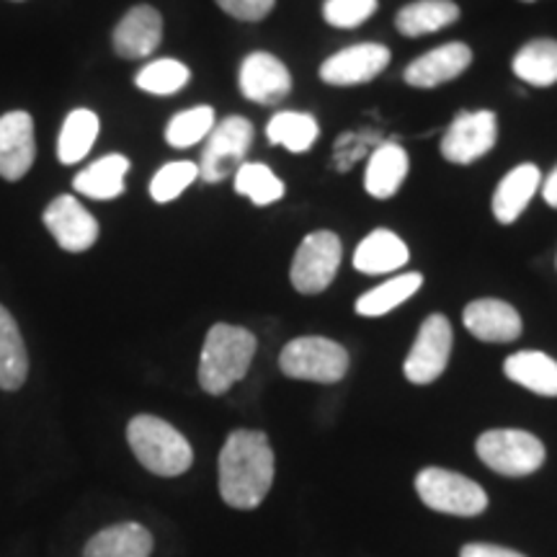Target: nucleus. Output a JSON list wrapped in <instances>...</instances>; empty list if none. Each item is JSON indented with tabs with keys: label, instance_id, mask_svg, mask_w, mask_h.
I'll return each instance as SVG.
<instances>
[{
	"label": "nucleus",
	"instance_id": "nucleus-1",
	"mask_svg": "<svg viewBox=\"0 0 557 557\" xmlns=\"http://www.w3.org/2000/svg\"><path fill=\"white\" fill-rule=\"evenodd\" d=\"M276 459L263 431L238 429L220 451V496L230 508L253 511L269 496Z\"/></svg>",
	"mask_w": 557,
	"mask_h": 557
},
{
	"label": "nucleus",
	"instance_id": "nucleus-2",
	"mask_svg": "<svg viewBox=\"0 0 557 557\" xmlns=\"http://www.w3.org/2000/svg\"><path fill=\"white\" fill-rule=\"evenodd\" d=\"M256 341L253 333L240 325L218 323L212 325L201 346L199 359V385L207 395H225L227 389L246 377L253 364Z\"/></svg>",
	"mask_w": 557,
	"mask_h": 557
},
{
	"label": "nucleus",
	"instance_id": "nucleus-3",
	"mask_svg": "<svg viewBox=\"0 0 557 557\" xmlns=\"http://www.w3.org/2000/svg\"><path fill=\"white\" fill-rule=\"evenodd\" d=\"M127 442L137 462L152 475L178 478L194 465V449L178 429L158 416H135L127 426Z\"/></svg>",
	"mask_w": 557,
	"mask_h": 557
},
{
	"label": "nucleus",
	"instance_id": "nucleus-4",
	"mask_svg": "<svg viewBox=\"0 0 557 557\" xmlns=\"http://www.w3.org/2000/svg\"><path fill=\"white\" fill-rule=\"evenodd\" d=\"M478 457L493 472L506 478H527L545 465V444L521 429H491L478 438Z\"/></svg>",
	"mask_w": 557,
	"mask_h": 557
},
{
	"label": "nucleus",
	"instance_id": "nucleus-5",
	"mask_svg": "<svg viewBox=\"0 0 557 557\" xmlns=\"http://www.w3.org/2000/svg\"><path fill=\"white\" fill-rule=\"evenodd\" d=\"M278 367L292 380L333 385L348 372V351L336 341L323 336H302L284 346Z\"/></svg>",
	"mask_w": 557,
	"mask_h": 557
},
{
	"label": "nucleus",
	"instance_id": "nucleus-6",
	"mask_svg": "<svg viewBox=\"0 0 557 557\" xmlns=\"http://www.w3.org/2000/svg\"><path fill=\"white\" fill-rule=\"evenodd\" d=\"M416 493L429 508L451 517H478L487 508V493L475 480L444 468H426L416 475Z\"/></svg>",
	"mask_w": 557,
	"mask_h": 557
},
{
	"label": "nucleus",
	"instance_id": "nucleus-7",
	"mask_svg": "<svg viewBox=\"0 0 557 557\" xmlns=\"http://www.w3.org/2000/svg\"><path fill=\"white\" fill-rule=\"evenodd\" d=\"M253 145V124L246 116H227L207 135V148L201 152L199 176L209 184H220L246 163V156Z\"/></svg>",
	"mask_w": 557,
	"mask_h": 557
},
{
	"label": "nucleus",
	"instance_id": "nucleus-8",
	"mask_svg": "<svg viewBox=\"0 0 557 557\" xmlns=\"http://www.w3.org/2000/svg\"><path fill=\"white\" fill-rule=\"evenodd\" d=\"M341 267V238L331 230L310 233L292 259V287L302 295H320L331 287Z\"/></svg>",
	"mask_w": 557,
	"mask_h": 557
},
{
	"label": "nucleus",
	"instance_id": "nucleus-9",
	"mask_svg": "<svg viewBox=\"0 0 557 557\" xmlns=\"http://www.w3.org/2000/svg\"><path fill=\"white\" fill-rule=\"evenodd\" d=\"M451 323L444 315H429L418 331L403 372L413 385H431L444 374L451 357Z\"/></svg>",
	"mask_w": 557,
	"mask_h": 557
},
{
	"label": "nucleus",
	"instance_id": "nucleus-10",
	"mask_svg": "<svg viewBox=\"0 0 557 557\" xmlns=\"http://www.w3.org/2000/svg\"><path fill=\"white\" fill-rule=\"evenodd\" d=\"M498 139V120L493 111H462L442 137V156L449 163H475L493 150Z\"/></svg>",
	"mask_w": 557,
	"mask_h": 557
},
{
	"label": "nucleus",
	"instance_id": "nucleus-11",
	"mask_svg": "<svg viewBox=\"0 0 557 557\" xmlns=\"http://www.w3.org/2000/svg\"><path fill=\"white\" fill-rule=\"evenodd\" d=\"M389 65V50L385 45H354L346 47L320 65V78L329 86H361L374 81Z\"/></svg>",
	"mask_w": 557,
	"mask_h": 557
},
{
	"label": "nucleus",
	"instance_id": "nucleus-12",
	"mask_svg": "<svg viewBox=\"0 0 557 557\" xmlns=\"http://www.w3.org/2000/svg\"><path fill=\"white\" fill-rule=\"evenodd\" d=\"M45 225L58 246L70 253H83L99 238V222L78 199L67 194L52 199V205L45 209Z\"/></svg>",
	"mask_w": 557,
	"mask_h": 557
},
{
	"label": "nucleus",
	"instance_id": "nucleus-13",
	"mask_svg": "<svg viewBox=\"0 0 557 557\" xmlns=\"http://www.w3.org/2000/svg\"><path fill=\"white\" fill-rule=\"evenodd\" d=\"M238 83L243 96H246L248 101L261 103V107L282 103L292 90L287 65L269 52H250L240 65Z\"/></svg>",
	"mask_w": 557,
	"mask_h": 557
},
{
	"label": "nucleus",
	"instance_id": "nucleus-14",
	"mask_svg": "<svg viewBox=\"0 0 557 557\" xmlns=\"http://www.w3.org/2000/svg\"><path fill=\"white\" fill-rule=\"evenodd\" d=\"M37 145H34V122L26 111H9L0 116V176L18 181L29 173Z\"/></svg>",
	"mask_w": 557,
	"mask_h": 557
},
{
	"label": "nucleus",
	"instance_id": "nucleus-15",
	"mask_svg": "<svg viewBox=\"0 0 557 557\" xmlns=\"http://www.w3.org/2000/svg\"><path fill=\"white\" fill-rule=\"evenodd\" d=\"M465 329L485 344H511L521 336V315L504 299H475L465 308Z\"/></svg>",
	"mask_w": 557,
	"mask_h": 557
},
{
	"label": "nucleus",
	"instance_id": "nucleus-16",
	"mask_svg": "<svg viewBox=\"0 0 557 557\" xmlns=\"http://www.w3.org/2000/svg\"><path fill=\"white\" fill-rule=\"evenodd\" d=\"M472 62V50L462 41H449V45L436 47L410 62L406 67V83L413 88H436L442 83L459 78Z\"/></svg>",
	"mask_w": 557,
	"mask_h": 557
},
{
	"label": "nucleus",
	"instance_id": "nucleus-17",
	"mask_svg": "<svg viewBox=\"0 0 557 557\" xmlns=\"http://www.w3.org/2000/svg\"><path fill=\"white\" fill-rule=\"evenodd\" d=\"M163 39V18L152 5H135L114 29V50L120 58L139 60L158 50Z\"/></svg>",
	"mask_w": 557,
	"mask_h": 557
},
{
	"label": "nucleus",
	"instance_id": "nucleus-18",
	"mask_svg": "<svg viewBox=\"0 0 557 557\" xmlns=\"http://www.w3.org/2000/svg\"><path fill=\"white\" fill-rule=\"evenodd\" d=\"M152 547L156 540L148 527L137 521H120L96 532L83 547V557H150Z\"/></svg>",
	"mask_w": 557,
	"mask_h": 557
},
{
	"label": "nucleus",
	"instance_id": "nucleus-19",
	"mask_svg": "<svg viewBox=\"0 0 557 557\" xmlns=\"http://www.w3.org/2000/svg\"><path fill=\"white\" fill-rule=\"evenodd\" d=\"M542 184V173L537 165L524 163L517 165L511 173L500 178L496 194H493V214L500 225H511L521 218Z\"/></svg>",
	"mask_w": 557,
	"mask_h": 557
},
{
	"label": "nucleus",
	"instance_id": "nucleus-20",
	"mask_svg": "<svg viewBox=\"0 0 557 557\" xmlns=\"http://www.w3.org/2000/svg\"><path fill=\"white\" fill-rule=\"evenodd\" d=\"M410 250L393 230H374L364 240L359 243L357 253H354V269L361 274L377 276L398 271L408 263Z\"/></svg>",
	"mask_w": 557,
	"mask_h": 557
},
{
	"label": "nucleus",
	"instance_id": "nucleus-21",
	"mask_svg": "<svg viewBox=\"0 0 557 557\" xmlns=\"http://www.w3.org/2000/svg\"><path fill=\"white\" fill-rule=\"evenodd\" d=\"M408 176V152L398 143H382L369 156L364 189L374 199H389L400 191Z\"/></svg>",
	"mask_w": 557,
	"mask_h": 557
},
{
	"label": "nucleus",
	"instance_id": "nucleus-22",
	"mask_svg": "<svg viewBox=\"0 0 557 557\" xmlns=\"http://www.w3.org/2000/svg\"><path fill=\"white\" fill-rule=\"evenodd\" d=\"M127 173L129 160L120 156V152H111V156H103L96 163H90L88 169H83L75 176L73 186L83 197L109 201L124 194V178H127Z\"/></svg>",
	"mask_w": 557,
	"mask_h": 557
},
{
	"label": "nucleus",
	"instance_id": "nucleus-23",
	"mask_svg": "<svg viewBox=\"0 0 557 557\" xmlns=\"http://www.w3.org/2000/svg\"><path fill=\"white\" fill-rule=\"evenodd\" d=\"M29 377V354L16 320L0 305V389L16 393Z\"/></svg>",
	"mask_w": 557,
	"mask_h": 557
},
{
	"label": "nucleus",
	"instance_id": "nucleus-24",
	"mask_svg": "<svg viewBox=\"0 0 557 557\" xmlns=\"http://www.w3.org/2000/svg\"><path fill=\"white\" fill-rule=\"evenodd\" d=\"M506 377L532 393L557 398V361L542 351L511 354L504 364Z\"/></svg>",
	"mask_w": 557,
	"mask_h": 557
},
{
	"label": "nucleus",
	"instance_id": "nucleus-25",
	"mask_svg": "<svg viewBox=\"0 0 557 557\" xmlns=\"http://www.w3.org/2000/svg\"><path fill=\"white\" fill-rule=\"evenodd\" d=\"M459 18V5L451 0H416L395 16V26L406 37H426L438 29H447Z\"/></svg>",
	"mask_w": 557,
	"mask_h": 557
},
{
	"label": "nucleus",
	"instance_id": "nucleus-26",
	"mask_svg": "<svg viewBox=\"0 0 557 557\" xmlns=\"http://www.w3.org/2000/svg\"><path fill=\"white\" fill-rule=\"evenodd\" d=\"M423 287V276L421 274H398L393 278H387L385 284L380 287L369 289L367 295H361L354 305V310L364 318H380L393 312L395 308H400L403 302H408L410 297L416 295L418 289Z\"/></svg>",
	"mask_w": 557,
	"mask_h": 557
},
{
	"label": "nucleus",
	"instance_id": "nucleus-27",
	"mask_svg": "<svg viewBox=\"0 0 557 557\" xmlns=\"http://www.w3.org/2000/svg\"><path fill=\"white\" fill-rule=\"evenodd\" d=\"M96 137H99V116L88 109L70 111L58 139L60 163H81V160L90 152V148H94Z\"/></svg>",
	"mask_w": 557,
	"mask_h": 557
},
{
	"label": "nucleus",
	"instance_id": "nucleus-28",
	"mask_svg": "<svg viewBox=\"0 0 557 557\" xmlns=\"http://www.w3.org/2000/svg\"><path fill=\"white\" fill-rule=\"evenodd\" d=\"M513 73L529 86H553V83H557V41L534 39L521 47L517 58H513Z\"/></svg>",
	"mask_w": 557,
	"mask_h": 557
},
{
	"label": "nucleus",
	"instance_id": "nucleus-29",
	"mask_svg": "<svg viewBox=\"0 0 557 557\" xmlns=\"http://www.w3.org/2000/svg\"><path fill=\"white\" fill-rule=\"evenodd\" d=\"M320 127L312 114L302 111H278L271 116L267 137L271 145H282L289 152H308L318 143Z\"/></svg>",
	"mask_w": 557,
	"mask_h": 557
},
{
	"label": "nucleus",
	"instance_id": "nucleus-30",
	"mask_svg": "<svg viewBox=\"0 0 557 557\" xmlns=\"http://www.w3.org/2000/svg\"><path fill=\"white\" fill-rule=\"evenodd\" d=\"M233 178L235 191L253 201L256 207L276 205L284 197L282 178H276V173L263 163H243Z\"/></svg>",
	"mask_w": 557,
	"mask_h": 557
},
{
	"label": "nucleus",
	"instance_id": "nucleus-31",
	"mask_svg": "<svg viewBox=\"0 0 557 557\" xmlns=\"http://www.w3.org/2000/svg\"><path fill=\"white\" fill-rule=\"evenodd\" d=\"M214 109L212 107H194V109H186L181 111V114L173 116L169 122V127H165V143L171 145V148H191V145H197L205 139L209 132L214 129Z\"/></svg>",
	"mask_w": 557,
	"mask_h": 557
},
{
	"label": "nucleus",
	"instance_id": "nucleus-32",
	"mask_svg": "<svg viewBox=\"0 0 557 557\" xmlns=\"http://www.w3.org/2000/svg\"><path fill=\"white\" fill-rule=\"evenodd\" d=\"M191 78L189 67L178 60H156L137 73V88L152 96L178 94Z\"/></svg>",
	"mask_w": 557,
	"mask_h": 557
},
{
	"label": "nucleus",
	"instance_id": "nucleus-33",
	"mask_svg": "<svg viewBox=\"0 0 557 557\" xmlns=\"http://www.w3.org/2000/svg\"><path fill=\"white\" fill-rule=\"evenodd\" d=\"M199 178V165L189 163V160H176V163L163 165L150 181V197L158 205H169V201L178 199L194 181Z\"/></svg>",
	"mask_w": 557,
	"mask_h": 557
},
{
	"label": "nucleus",
	"instance_id": "nucleus-34",
	"mask_svg": "<svg viewBox=\"0 0 557 557\" xmlns=\"http://www.w3.org/2000/svg\"><path fill=\"white\" fill-rule=\"evenodd\" d=\"M377 11V0H325L323 16L336 29H357Z\"/></svg>",
	"mask_w": 557,
	"mask_h": 557
},
{
	"label": "nucleus",
	"instance_id": "nucleus-35",
	"mask_svg": "<svg viewBox=\"0 0 557 557\" xmlns=\"http://www.w3.org/2000/svg\"><path fill=\"white\" fill-rule=\"evenodd\" d=\"M218 5L238 21H261L274 11L276 0H218Z\"/></svg>",
	"mask_w": 557,
	"mask_h": 557
},
{
	"label": "nucleus",
	"instance_id": "nucleus-36",
	"mask_svg": "<svg viewBox=\"0 0 557 557\" xmlns=\"http://www.w3.org/2000/svg\"><path fill=\"white\" fill-rule=\"evenodd\" d=\"M459 557H527V555L500 545H483V542H475V545H465L459 549Z\"/></svg>",
	"mask_w": 557,
	"mask_h": 557
},
{
	"label": "nucleus",
	"instance_id": "nucleus-37",
	"mask_svg": "<svg viewBox=\"0 0 557 557\" xmlns=\"http://www.w3.org/2000/svg\"><path fill=\"white\" fill-rule=\"evenodd\" d=\"M542 197H545V201L549 207L557 209V169L549 173L545 186H542Z\"/></svg>",
	"mask_w": 557,
	"mask_h": 557
},
{
	"label": "nucleus",
	"instance_id": "nucleus-38",
	"mask_svg": "<svg viewBox=\"0 0 557 557\" xmlns=\"http://www.w3.org/2000/svg\"><path fill=\"white\" fill-rule=\"evenodd\" d=\"M521 3H534V0H521Z\"/></svg>",
	"mask_w": 557,
	"mask_h": 557
}]
</instances>
